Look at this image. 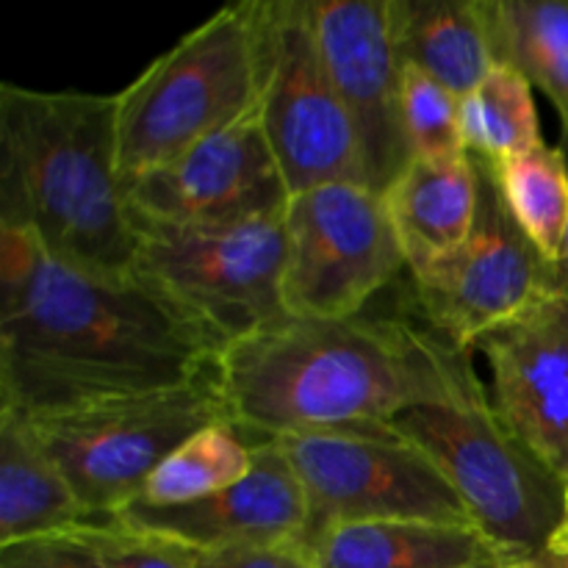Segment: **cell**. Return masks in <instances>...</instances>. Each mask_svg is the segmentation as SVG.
<instances>
[{
    "label": "cell",
    "mask_w": 568,
    "mask_h": 568,
    "mask_svg": "<svg viewBox=\"0 0 568 568\" xmlns=\"http://www.w3.org/2000/svg\"><path fill=\"white\" fill-rule=\"evenodd\" d=\"M322 59L349 116L366 186L386 194L410 164L403 122V67L392 42L388 0H311Z\"/></svg>",
    "instance_id": "obj_13"
},
{
    "label": "cell",
    "mask_w": 568,
    "mask_h": 568,
    "mask_svg": "<svg viewBox=\"0 0 568 568\" xmlns=\"http://www.w3.org/2000/svg\"><path fill=\"white\" fill-rule=\"evenodd\" d=\"M122 525L172 538L197 552L303 541L308 503L292 464L275 442L253 444V469L236 486L189 505L150 508L131 503L116 514Z\"/></svg>",
    "instance_id": "obj_15"
},
{
    "label": "cell",
    "mask_w": 568,
    "mask_h": 568,
    "mask_svg": "<svg viewBox=\"0 0 568 568\" xmlns=\"http://www.w3.org/2000/svg\"><path fill=\"white\" fill-rule=\"evenodd\" d=\"M264 70V0L225 6L116 92L125 183L253 114Z\"/></svg>",
    "instance_id": "obj_4"
},
{
    "label": "cell",
    "mask_w": 568,
    "mask_h": 568,
    "mask_svg": "<svg viewBox=\"0 0 568 568\" xmlns=\"http://www.w3.org/2000/svg\"><path fill=\"white\" fill-rule=\"evenodd\" d=\"M253 469V444L231 425H211L194 433L161 460L133 503L150 508L189 505L236 486Z\"/></svg>",
    "instance_id": "obj_22"
},
{
    "label": "cell",
    "mask_w": 568,
    "mask_h": 568,
    "mask_svg": "<svg viewBox=\"0 0 568 568\" xmlns=\"http://www.w3.org/2000/svg\"><path fill=\"white\" fill-rule=\"evenodd\" d=\"M81 536L94 549L103 568H194L200 558L197 549L122 525L116 516L111 525L87 527Z\"/></svg>",
    "instance_id": "obj_25"
},
{
    "label": "cell",
    "mask_w": 568,
    "mask_h": 568,
    "mask_svg": "<svg viewBox=\"0 0 568 568\" xmlns=\"http://www.w3.org/2000/svg\"><path fill=\"white\" fill-rule=\"evenodd\" d=\"M194 568H316V564L303 541H283L200 552Z\"/></svg>",
    "instance_id": "obj_27"
},
{
    "label": "cell",
    "mask_w": 568,
    "mask_h": 568,
    "mask_svg": "<svg viewBox=\"0 0 568 568\" xmlns=\"http://www.w3.org/2000/svg\"><path fill=\"white\" fill-rule=\"evenodd\" d=\"M475 349L499 419L568 488V294H544Z\"/></svg>",
    "instance_id": "obj_14"
},
{
    "label": "cell",
    "mask_w": 568,
    "mask_h": 568,
    "mask_svg": "<svg viewBox=\"0 0 568 568\" xmlns=\"http://www.w3.org/2000/svg\"><path fill=\"white\" fill-rule=\"evenodd\" d=\"M405 264L386 200L364 183H322L286 209L283 308L292 320H347Z\"/></svg>",
    "instance_id": "obj_9"
},
{
    "label": "cell",
    "mask_w": 568,
    "mask_h": 568,
    "mask_svg": "<svg viewBox=\"0 0 568 568\" xmlns=\"http://www.w3.org/2000/svg\"><path fill=\"white\" fill-rule=\"evenodd\" d=\"M410 275L458 253L477 216V170L469 153L416 155L383 194Z\"/></svg>",
    "instance_id": "obj_16"
},
{
    "label": "cell",
    "mask_w": 568,
    "mask_h": 568,
    "mask_svg": "<svg viewBox=\"0 0 568 568\" xmlns=\"http://www.w3.org/2000/svg\"><path fill=\"white\" fill-rule=\"evenodd\" d=\"M0 227L67 266L131 281L139 222L116 148V94L0 83Z\"/></svg>",
    "instance_id": "obj_3"
},
{
    "label": "cell",
    "mask_w": 568,
    "mask_h": 568,
    "mask_svg": "<svg viewBox=\"0 0 568 568\" xmlns=\"http://www.w3.org/2000/svg\"><path fill=\"white\" fill-rule=\"evenodd\" d=\"M388 14L399 67H419L458 98L491 72L480 0H388Z\"/></svg>",
    "instance_id": "obj_19"
},
{
    "label": "cell",
    "mask_w": 568,
    "mask_h": 568,
    "mask_svg": "<svg viewBox=\"0 0 568 568\" xmlns=\"http://www.w3.org/2000/svg\"><path fill=\"white\" fill-rule=\"evenodd\" d=\"M22 419L83 508L103 521L128 508L186 438L211 425H231L216 364L178 386Z\"/></svg>",
    "instance_id": "obj_7"
},
{
    "label": "cell",
    "mask_w": 568,
    "mask_h": 568,
    "mask_svg": "<svg viewBox=\"0 0 568 568\" xmlns=\"http://www.w3.org/2000/svg\"><path fill=\"white\" fill-rule=\"evenodd\" d=\"M133 281L203 333L216 358L288 320L283 308L286 214L222 227L139 220Z\"/></svg>",
    "instance_id": "obj_5"
},
{
    "label": "cell",
    "mask_w": 568,
    "mask_h": 568,
    "mask_svg": "<svg viewBox=\"0 0 568 568\" xmlns=\"http://www.w3.org/2000/svg\"><path fill=\"white\" fill-rule=\"evenodd\" d=\"M549 547L568 549V497H566V514H564V521H560L558 532H555V536H552V541H549Z\"/></svg>",
    "instance_id": "obj_30"
},
{
    "label": "cell",
    "mask_w": 568,
    "mask_h": 568,
    "mask_svg": "<svg viewBox=\"0 0 568 568\" xmlns=\"http://www.w3.org/2000/svg\"><path fill=\"white\" fill-rule=\"evenodd\" d=\"M477 170V216L458 253L414 281L416 311L430 331L460 349L516 320L544 294L560 292V266L549 264L510 214L491 161L469 153Z\"/></svg>",
    "instance_id": "obj_11"
},
{
    "label": "cell",
    "mask_w": 568,
    "mask_h": 568,
    "mask_svg": "<svg viewBox=\"0 0 568 568\" xmlns=\"http://www.w3.org/2000/svg\"><path fill=\"white\" fill-rule=\"evenodd\" d=\"M494 64L547 94L568 131V0H480Z\"/></svg>",
    "instance_id": "obj_20"
},
{
    "label": "cell",
    "mask_w": 568,
    "mask_h": 568,
    "mask_svg": "<svg viewBox=\"0 0 568 568\" xmlns=\"http://www.w3.org/2000/svg\"><path fill=\"white\" fill-rule=\"evenodd\" d=\"M438 466L471 521L508 558H536L566 514L568 488L514 433L486 386L455 405H422L388 422Z\"/></svg>",
    "instance_id": "obj_6"
},
{
    "label": "cell",
    "mask_w": 568,
    "mask_h": 568,
    "mask_svg": "<svg viewBox=\"0 0 568 568\" xmlns=\"http://www.w3.org/2000/svg\"><path fill=\"white\" fill-rule=\"evenodd\" d=\"M258 116L292 194L364 183L358 139L311 20V0H264Z\"/></svg>",
    "instance_id": "obj_10"
},
{
    "label": "cell",
    "mask_w": 568,
    "mask_h": 568,
    "mask_svg": "<svg viewBox=\"0 0 568 568\" xmlns=\"http://www.w3.org/2000/svg\"><path fill=\"white\" fill-rule=\"evenodd\" d=\"M503 568H547L541 564V558H514V560H508V564H505Z\"/></svg>",
    "instance_id": "obj_31"
},
{
    "label": "cell",
    "mask_w": 568,
    "mask_h": 568,
    "mask_svg": "<svg viewBox=\"0 0 568 568\" xmlns=\"http://www.w3.org/2000/svg\"><path fill=\"white\" fill-rule=\"evenodd\" d=\"M316 568H499L508 555L475 525L361 521L305 541Z\"/></svg>",
    "instance_id": "obj_17"
},
{
    "label": "cell",
    "mask_w": 568,
    "mask_h": 568,
    "mask_svg": "<svg viewBox=\"0 0 568 568\" xmlns=\"http://www.w3.org/2000/svg\"><path fill=\"white\" fill-rule=\"evenodd\" d=\"M466 153L503 161L544 142L532 87L516 70L494 64L475 92L460 98Z\"/></svg>",
    "instance_id": "obj_23"
},
{
    "label": "cell",
    "mask_w": 568,
    "mask_h": 568,
    "mask_svg": "<svg viewBox=\"0 0 568 568\" xmlns=\"http://www.w3.org/2000/svg\"><path fill=\"white\" fill-rule=\"evenodd\" d=\"M403 122L414 159L466 153L460 98L419 67H403Z\"/></svg>",
    "instance_id": "obj_24"
},
{
    "label": "cell",
    "mask_w": 568,
    "mask_h": 568,
    "mask_svg": "<svg viewBox=\"0 0 568 568\" xmlns=\"http://www.w3.org/2000/svg\"><path fill=\"white\" fill-rule=\"evenodd\" d=\"M538 558H541V564L547 568H568V549L547 547Z\"/></svg>",
    "instance_id": "obj_29"
},
{
    "label": "cell",
    "mask_w": 568,
    "mask_h": 568,
    "mask_svg": "<svg viewBox=\"0 0 568 568\" xmlns=\"http://www.w3.org/2000/svg\"><path fill=\"white\" fill-rule=\"evenodd\" d=\"M128 197L139 220L222 227L286 214L292 189L255 109L166 164L131 178Z\"/></svg>",
    "instance_id": "obj_12"
},
{
    "label": "cell",
    "mask_w": 568,
    "mask_h": 568,
    "mask_svg": "<svg viewBox=\"0 0 568 568\" xmlns=\"http://www.w3.org/2000/svg\"><path fill=\"white\" fill-rule=\"evenodd\" d=\"M83 508L14 410H0V547L111 525Z\"/></svg>",
    "instance_id": "obj_18"
},
{
    "label": "cell",
    "mask_w": 568,
    "mask_h": 568,
    "mask_svg": "<svg viewBox=\"0 0 568 568\" xmlns=\"http://www.w3.org/2000/svg\"><path fill=\"white\" fill-rule=\"evenodd\" d=\"M499 568H503V566H499Z\"/></svg>",
    "instance_id": "obj_32"
},
{
    "label": "cell",
    "mask_w": 568,
    "mask_h": 568,
    "mask_svg": "<svg viewBox=\"0 0 568 568\" xmlns=\"http://www.w3.org/2000/svg\"><path fill=\"white\" fill-rule=\"evenodd\" d=\"M233 430L250 444L288 433L388 425L483 388L469 349L405 316L292 320L216 358Z\"/></svg>",
    "instance_id": "obj_2"
},
{
    "label": "cell",
    "mask_w": 568,
    "mask_h": 568,
    "mask_svg": "<svg viewBox=\"0 0 568 568\" xmlns=\"http://www.w3.org/2000/svg\"><path fill=\"white\" fill-rule=\"evenodd\" d=\"M0 568H103L87 538L78 532L28 538L0 547Z\"/></svg>",
    "instance_id": "obj_26"
},
{
    "label": "cell",
    "mask_w": 568,
    "mask_h": 568,
    "mask_svg": "<svg viewBox=\"0 0 568 568\" xmlns=\"http://www.w3.org/2000/svg\"><path fill=\"white\" fill-rule=\"evenodd\" d=\"M214 364L203 333L139 281L89 275L0 227V410L59 414L178 386Z\"/></svg>",
    "instance_id": "obj_1"
},
{
    "label": "cell",
    "mask_w": 568,
    "mask_h": 568,
    "mask_svg": "<svg viewBox=\"0 0 568 568\" xmlns=\"http://www.w3.org/2000/svg\"><path fill=\"white\" fill-rule=\"evenodd\" d=\"M272 442L305 491L303 544L327 527L361 521L475 525L438 466L388 425L288 433Z\"/></svg>",
    "instance_id": "obj_8"
},
{
    "label": "cell",
    "mask_w": 568,
    "mask_h": 568,
    "mask_svg": "<svg viewBox=\"0 0 568 568\" xmlns=\"http://www.w3.org/2000/svg\"><path fill=\"white\" fill-rule=\"evenodd\" d=\"M560 153H564L566 164H568V131H560V142H558ZM560 292L568 294V239H566V255L560 261Z\"/></svg>",
    "instance_id": "obj_28"
},
{
    "label": "cell",
    "mask_w": 568,
    "mask_h": 568,
    "mask_svg": "<svg viewBox=\"0 0 568 568\" xmlns=\"http://www.w3.org/2000/svg\"><path fill=\"white\" fill-rule=\"evenodd\" d=\"M491 166L514 220L544 258L560 266L568 239V164L558 144L538 142Z\"/></svg>",
    "instance_id": "obj_21"
}]
</instances>
